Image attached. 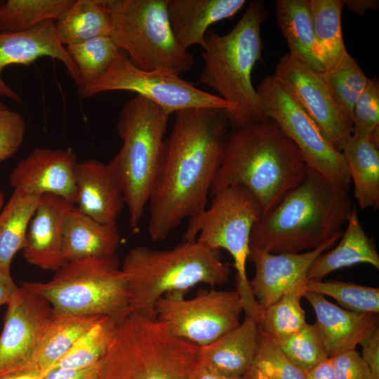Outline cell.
Masks as SVG:
<instances>
[{
	"label": "cell",
	"instance_id": "6da1fadb",
	"mask_svg": "<svg viewBox=\"0 0 379 379\" xmlns=\"http://www.w3.org/2000/svg\"><path fill=\"white\" fill-rule=\"evenodd\" d=\"M174 114L149 201L154 241H164L184 219L206 208L230 126L222 109L190 108Z\"/></svg>",
	"mask_w": 379,
	"mask_h": 379
},
{
	"label": "cell",
	"instance_id": "7a4b0ae2",
	"mask_svg": "<svg viewBox=\"0 0 379 379\" xmlns=\"http://www.w3.org/2000/svg\"><path fill=\"white\" fill-rule=\"evenodd\" d=\"M307 169L298 147L272 120L232 127L210 194L243 186L264 215L303 180Z\"/></svg>",
	"mask_w": 379,
	"mask_h": 379
},
{
	"label": "cell",
	"instance_id": "3957f363",
	"mask_svg": "<svg viewBox=\"0 0 379 379\" xmlns=\"http://www.w3.org/2000/svg\"><path fill=\"white\" fill-rule=\"evenodd\" d=\"M352 210L348 186L307 167L303 180L254 225L250 248L276 254L314 250L343 233Z\"/></svg>",
	"mask_w": 379,
	"mask_h": 379
},
{
	"label": "cell",
	"instance_id": "277c9868",
	"mask_svg": "<svg viewBox=\"0 0 379 379\" xmlns=\"http://www.w3.org/2000/svg\"><path fill=\"white\" fill-rule=\"evenodd\" d=\"M268 14L262 1L251 2L228 33L208 30L201 46L204 65L197 83L214 89L233 107L228 117L232 127L268 119L252 84L262 54L260 27Z\"/></svg>",
	"mask_w": 379,
	"mask_h": 379
},
{
	"label": "cell",
	"instance_id": "5b68a950",
	"mask_svg": "<svg viewBox=\"0 0 379 379\" xmlns=\"http://www.w3.org/2000/svg\"><path fill=\"white\" fill-rule=\"evenodd\" d=\"M220 249L182 241L166 250L138 246L122 262L129 293L130 311L155 319L156 302L173 292L186 293L199 284L220 286L229 281L230 267Z\"/></svg>",
	"mask_w": 379,
	"mask_h": 379
},
{
	"label": "cell",
	"instance_id": "8992f818",
	"mask_svg": "<svg viewBox=\"0 0 379 379\" xmlns=\"http://www.w3.org/2000/svg\"><path fill=\"white\" fill-rule=\"evenodd\" d=\"M199 348L158 319L131 312L118 324L100 379H190Z\"/></svg>",
	"mask_w": 379,
	"mask_h": 379
},
{
	"label": "cell",
	"instance_id": "52a82bcc",
	"mask_svg": "<svg viewBox=\"0 0 379 379\" xmlns=\"http://www.w3.org/2000/svg\"><path fill=\"white\" fill-rule=\"evenodd\" d=\"M170 115L138 95L119 114L117 131L123 145L107 165L122 190L133 230L138 229L149 201Z\"/></svg>",
	"mask_w": 379,
	"mask_h": 379
},
{
	"label": "cell",
	"instance_id": "ba28073f",
	"mask_svg": "<svg viewBox=\"0 0 379 379\" xmlns=\"http://www.w3.org/2000/svg\"><path fill=\"white\" fill-rule=\"evenodd\" d=\"M47 282H22L58 313L107 317L131 312L125 274L116 255L66 262Z\"/></svg>",
	"mask_w": 379,
	"mask_h": 379
},
{
	"label": "cell",
	"instance_id": "9c48e42d",
	"mask_svg": "<svg viewBox=\"0 0 379 379\" xmlns=\"http://www.w3.org/2000/svg\"><path fill=\"white\" fill-rule=\"evenodd\" d=\"M211 206L189 218L183 241H197L213 249L230 253L236 270V291L246 315L258 322L262 310L255 300L246 274L250 238L254 225L262 216L261 206L246 187L234 185L214 194Z\"/></svg>",
	"mask_w": 379,
	"mask_h": 379
},
{
	"label": "cell",
	"instance_id": "30bf717a",
	"mask_svg": "<svg viewBox=\"0 0 379 379\" xmlns=\"http://www.w3.org/2000/svg\"><path fill=\"white\" fill-rule=\"evenodd\" d=\"M112 19L111 37L138 68L180 76L190 72L193 55L176 41L167 0H105Z\"/></svg>",
	"mask_w": 379,
	"mask_h": 379
},
{
	"label": "cell",
	"instance_id": "8fae6325",
	"mask_svg": "<svg viewBox=\"0 0 379 379\" xmlns=\"http://www.w3.org/2000/svg\"><path fill=\"white\" fill-rule=\"evenodd\" d=\"M113 91L135 93L170 114L198 107L225 109L228 117L233 112V107L222 98L195 87L178 75L138 68L120 49L102 76L79 87V93L83 98Z\"/></svg>",
	"mask_w": 379,
	"mask_h": 379
},
{
	"label": "cell",
	"instance_id": "7c38bea8",
	"mask_svg": "<svg viewBox=\"0 0 379 379\" xmlns=\"http://www.w3.org/2000/svg\"><path fill=\"white\" fill-rule=\"evenodd\" d=\"M256 91L265 117L274 121L295 145L306 166L349 187L351 178L343 153L332 146L316 122L274 75L265 77Z\"/></svg>",
	"mask_w": 379,
	"mask_h": 379
},
{
	"label": "cell",
	"instance_id": "4fadbf2b",
	"mask_svg": "<svg viewBox=\"0 0 379 379\" xmlns=\"http://www.w3.org/2000/svg\"><path fill=\"white\" fill-rule=\"evenodd\" d=\"M185 294L168 293L154 306L156 319L175 336L203 347L240 324L244 307L236 291L201 289L191 299H185Z\"/></svg>",
	"mask_w": 379,
	"mask_h": 379
},
{
	"label": "cell",
	"instance_id": "5bb4252c",
	"mask_svg": "<svg viewBox=\"0 0 379 379\" xmlns=\"http://www.w3.org/2000/svg\"><path fill=\"white\" fill-rule=\"evenodd\" d=\"M0 335V375L37 368V352L44 328L53 309L22 283L6 304Z\"/></svg>",
	"mask_w": 379,
	"mask_h": 379
},
{
	"label": "cell",
	"instance_id": "9a60e30c",
	"mask_svg": "<svg viewBox=\"0 0 379 379\" xmlns=\"http://www.w3.org/2000/svg\"><path fill=\"white\" fill-rule=\"evenodd\" d=\"M274 77L318 125L328 141L341 152L353 124L333 99L321 74L288 53L282 56Z\"/></svg>",
	"mask_w": 379,
	"mask_h": 379
},
{
	"label": "cell",
	"instance_id": "2e32d148",
	"mask_svg": "<svg viewBox=\"0 0 379 379\" xmlns=\"http://www.w3.org/2000/svg\"><path fill=\"white\" fill-rule=\"evenodd\" d=\"M342 234L317 248L299 253L276 254L251 247L248 260L253 262L255 271L249 284L261 309L268 307L285 293L303 295L310 268L321 253L335 244Z\"/></svg>",
	"mask_w": 379,
	"mask_h": 379
},
{
	"label": "cell",
	"instance_id": "e0dca14e",
	"mask_svg": "<svg viewBox=\"0 0 379 379\" xmlns=\"http://www.w3.org/2000/svg\"><path fill=\"white\" fill-rule=\"evenodd\" d=\"M77 156L71 149L35 148L10 175L14 188L38 196L53 194L75 205Z\"/></svg>",
	"mask_w": 379,
	"mask_h": 379
},
{
	"label": "cell",
	"instance_id": "ac0fdd59",
	"mask_svg": "<svg viewBox=\"0 0 379 379\" xmlns=\"http://www.w3.org/2000/svg\"><path fill=\"white\" fill-rule=\"evenodd\" d=\"M45 56L62 62L77 87L81 85L76 64L58 38L55 21L24 32H0V96L20 103V96L2 79L3 69L11 65H26Z\"/></svg>",
	"mask_w": 379,
	"mask_h": 379
},
{
	"label": "cell",
	"instance_id": "d6986e66",
	"mask_svg": "<svg viewBox=\"0 0 379 379\" xmlns=\"http://www.w3.org/2000/svg\"><path fill=\"white\" fill-rule=\"evenodd\" d=\"M302 297L315 313L317 320L314 325L328 358L355 350L364 338L378 327V313L351 312L313 291H305Z\"/></svg>",
	"mask_w": 379,
	"mask_h": 379
},
{
	"label": "cell",
	"instance_id": "ffe728a7",
	"mask_svg": "<svg viewBox=\"0 0 379 379\" xmlns=\"http://www.w3.org/2000/svg\"><path fill=\"white\" fill-rule=\"evenodd\" d=\"M72 206L56 195L41 196L22 248L23 256L29 264L56 271L66 262L62 253L63 222Z\"/></svg>",
	"mask_w": 379,
	"mask_h": 379
},
{
	"label": "cell",
	"instance_id": "44dd1931",
	"mask_svg": "<svg viewBox=\"0 0 379 379\" xmlns=\"http://www.w3.org/2000/svg\"><path fill=\"white\" fill-rule=\"evenodd\" d=\"M75 205L84 214L104 224H117L125 204L119 183L107 164L95 159L75 168Z\"/></svg>",
	"mask_w": 379,
	"mask_h": 379
},
{
	"label": "cell",
	"instance_id": "7402d4cb",
	"mask_svg": "<svg viewBox=\"0 0 379 379\" xmlns=\"http://www.w3.org/2000/svg\"><path fill=\"white\" fill-rule=\"evenodd\" d=\"M245 0H167L168 18L175 38L185 50L201 46L208 28L232 18Z\"/></svg>",
	"mask_w": 379,
	"mask_h": 379
},
{
	"label": "cell",
	"instance_id": "603a6c76",
	"mask_svg": "<svg viewBox=\"0 0 379 379\" xmlns=\"http://www.w3.org/2000/svg\"><path fill=\"white\" fill-rule=\"evenodd\" d=\"M258 324L246 315L236 328L199 348V361L225 376L244 377L252 368L258 350Z\"/></svg>",
	"mask_w": 379,
	"mask_h": 379
},
{
	"label": "cell",
	"instance_id": "cb8c5ba5",
	"mask_svg": "<svg viewBox=\"0 0 379 379\" xmlns=\"http://www.w3.org/2000/svg\"><path fill=\"white\" fill-rule=\"evenodd\" d=\"M62 236L65 262L113 256L121 240L117 224L99 222L81 213L75 205L66 213Z\"/></svg>",
	"mask_w": 379,
	"mask_h": 379
},
{
	"label": "cell",
	"instance_id": "d4e9b609",
	"mask_svg": "<svg viewBox=\"0 0 379 379\" xmlns=\"http://www.w3.org/2000/svg\"><path fill=\"white\" fill-rule=\"evenodd\" d=\"M347 223L338 244L316 259L308 271L307 279L321 281L335 270L359 263L379 269L375 245L360 224L355 207L352 208Z\"/></svg>",
	"mask_w": 379,
	"mask_h": 379
},
{
	"label": "cell",
	"instance_id": "484cf974",
	"mask_svg": "<svg viewBox=\"0 0 379 379\" xmlns=\"http://www.w3.org/2000/svg\"><path fill=\"white\" fill-rule=\"evenodd\" d=\"M378 147L367 137L352 134L341 151L354 184V195L362 209L379 206Z\"/></svg>",
	"mask_w": 379,
	"mask_h": 379
},
{
	"label": "cell",
	"instance_id": "4316f807",
	"mask_svg": "<svg viewBox=\"0 0 379 379\" xmlns=\"http://www.w3.org/2000/svg\"><path fill=\"white\" fill-rule=\"evenodd\" d=\"M278 27L286 39L289 55L315 71L324 69L314 55V36L310 0H277Z\"/></svg>",
	"mask_w": 379,
	"mask_h": 379
},
{
	"label": "cell",
	"instance_id": "83f0119b",
	"mask_svg": "<svg viewBox=\"0 0 379 379\" xmlns=\"http://www.w3.org/2000/svg\"><path fill=\"white\" fill-rule=\"evenodd\" d=\"M314 36V55L328 71L349 54L343 41L341 26L343 0H310Z\"/></svg>",
	"mask_w": 379,
	"mask_h": 379
},
{
	"label": "cell",
	"instance_id": "f1b7e54d",
	"mask_svg": "<svg viewBox=\"0 0 379 379\" xmlns=\"http://www.w3.org/2000/svg\"><path fill=\"white\" fill-rule=\"evenodd\" d=\"M58 38L64 46L102 36H111L112 19L105 0H74L55 21Z\"/></svg>",
	"mask_w": 379,
	"mask_h": 379
},
{
	"label": "cell",
	"instance_id": "f546056e",
	"mask_svg": "<svg viewBox=\"0 0 379 379\" xmlns=\"http://www.w3.org/2000/svg\"><path fill=\"white\" fill-rule=\"evenodd\" d=\"M101 317L53 313L39 344L37 368L44 376Z\"/></svg>",
	"mask_w": 379,
	"mask_h": 379
},
{
	"label": "cell",
	"instance_id": "4dcf8cb0",
	"mask_svg": "<svg viewBox=\"0 0 379 379\" xmlns=\"http://www.w3.org/2000/svg\"><path fill=\"white\" fill-rule=\"evenodd\" d=\"M40 197L15 188L0 213V270L10 271L13 258L22 250Z\"/></svg>",
	"mask_w": 379,
	"mask_h": 379
},
{
	"label": "cell",
	"instance_id": "1f68e13d",
	"mask_svg": "<svg viewBox=\"0 0 379 379\" xmlns=\"http://www.w3.org/2000/svg\"><path fill=\"white\" fill-rule=\"evenodd\" d=\"M73 2L74 0H8L0 6V32H24L47 21H56Z\"/></svg>",
	"mask_w": 379,
	"mask_h": 379
},
{
	"label": "cell",
	"instance_id": "d6a6232c",
	"mask_svg": "<svg viewBox=\"0 0 379 379\" xmlns=\"http://www.w3.org/2000/svg\"><path fill=\"white\" fill-rule=\"evenodd\" d=\"M119 322L113 318L100 317L51 370L83 368L100 361L112 345Z\"/></svg>",
	"mask_w": 379,
	"mask_h": 379
},
{
	"label": "cell",
	"instance_id": "836d02e7",
	"mask_svg": "<svg viewBox=\"0 0 379 379\" xmlns=\"http://www.w3.org/2000/svg\"><path fill=\"white\" fill-rule=\"evenodd\" d=\"M321 74L333 99L352 120L354 104L370 79L350 54L335 67Z\"/></svg>",
	"mask_w": 379,
	"mask_h": 379
},
{
	"label": "cell",
	"instance_id": "e575fe53",
	"mask_svg": "<svg viewBox=\"0 0 379 379\" xmlns=\"http://www.w3.org/2000/svg\"><path fill=\"white\" fill-rule=\"evenodd\" d=\"M302 294L287 293L262 310L259 328L274 341L287 338L300 331L307 323L300 305Z\"/></svg>",
	"mask_w": 379,
	"mask_h": 379
},
{
	"label": "cell",
	"instance_id": "d590c367",
	"mask_svg": "<svg viewBox=\"0 0 379 379\" xmlns=\"http://www.w3.org/2000/svg\"><path fill=\"white\" fill-rule=\"evenodd\" d=\"M305 291L336 300L340 307L359 313H379V289L352 282L307 279Z\"/></svg>",
	"mask_w": 379,
	"mask_h": 379
},
{
	"label": "cell",
	"instance_id": "8d00e7d4",
	"mask_svg": "<svg viewBox=\"0 0 379 379\" xmlns=\"http://www.w3.org/2000/svg\"><path fill=\"white\" fill-rule=\"evenodd\" d=\"M65 48L77 67L81 86L102 76L119 50L110 36L95 37Z\"/></svg>",
	"mask_w": 379,
	"mask_h": 379
},
{
	"label": "cell",
	"instance_id": "74e56055",
	"mask_svg": "<svg viewBox=\"0 0 379 379\" xmlns=\"http://www.w3.org/2000/svg\"><path fill=\"white\" fill-rule=\"evenodd\" d=\"M274 342L286 357L307 373L328 359L314 324H307L295 334Z\"/></svg>",
	"mask_w": 379,
	"mask_h": 379
},
{
	"label": "cell",
	"instance_id": "f35d334b",
	"mask_svg": "<svg viewBox=\"0 0 379 379\" xmlns=\"http://www.w3.org/2000/svg\"><path fill=\"white\" fill-rule=\"evenodd\" d=\"M253 366L267 379H307V372L286 357L259 326L258 350Z\"/></svg>",
	"mask_w": 379,
	"mask_h": 379
},
{
	"label": "cell",
	"instance_id": "ab89813d",
	"mask_svg": "<svg viewBox=\"0 0 379 379\" xmlns=\"http://www.w3.org/2000/svg\"><path fill=\"white\" fill-rule=\"evenodd\" d=\"M352 134L367 137L379 145V83L369 79L353 109Z\"/></svg>",
	"mask_w": 379,
	"mask_h": 379
},
{
	"label": "cell",
	"instance_id": "60d3db41",
	"mask_svg": "<svg viewBox=\"0 0 379 379\" xmlns=\"http://www.w3.org/2000/svg\"><path fill=\"white\" fill-rule=\"evenodd\" d=\"M26 131L23 116L8 107L0 109V161L13 156L21 145Z\"/></svg>",
	"mask_w": 379,
	"mask_h": 379
},
{
	"label": "cell",
	"instance_id": "b9f144b4",
	"mask_svg": "<svg viewBox=\"0 0 379 379\" xmlns=\"http://www.w3.org/2000/svg\"><path fill=\"white\" fill-rule=\"evenodd\" d=\"M335 379H371L370 371L356 350L331 357Z\"/></svg>",
	"mask_w": 379,
	"mask_h": 379
},
{
	"label": "cell",
	"instance_id": "7bdbcfd3",
	"mask_svg": "<svg viewBox=\"0 0 379 379\" xmlns=\"http://www.w3.org/2000/svg\"><path fill=\"white\" fill-rule=\"evenodd\" d=\"M359 345L362 347L361 357L370 371L371 379H379V327L364 338Z\"/></svg>",
	"mask_w": 379,
	"mask_h": 379
},
{
	"label": "cell",
	"instance_id": "ee69618b",
	"mask_svg": "<svg viewBox=\"0 0 379 379\" xmlns=\"http://www.w3.org/2000/svg\"><path fill=\"white\" fill-rule=\"evenodd\" d=\"M102 359L93 366L77 369L54 368L48 371L44 379H100Z\"/></svg>",
	"mask_w": 379,
	"mask_h": 379
},
{
	"label": "cell",
	"instance_id": "f6af8a7d",
	"mask_svg": "<svg viewBox=\"0 0 379 379\" xmlns=\"http://www.w3.org/2000/svg\"><path fill=\"white\" fill-rule=\"evenodd\" d=\"M17 288L10 271L0 270V307L7 304Z\"/></svg>",
	"mask_w": 379,
	"mask_h": 379
},
{
	"label": "cell",
	"instance_id": "bcb514c9",
	"mask_svg": "<svg viewBox=\"0 0 379 379\" xmlns=\"http://www.w3.org/2000/svg\"><path fill=\"white\" fill-rule=\"evenodd\" d=\"M307 379H335L331 358L326 359L308 371Z\"/></svg>",
	"mask_w": 379,
	"mask_h": 379
},
{
	"label": "cell",
	"instance_id": "7dc6e473",
	"mask_svg": "<svg viewBox=\"0 0 379 379\" xmlns=\"http://www.w3.org/2000/svg\"><path fill=\"white\" fill-rule=\"evenodd\" d=\"M190 379H244V377L232 378L223 375L199 361L191 374Z\"/></svg>",
	"mask_w": 379,
	"mask_h": 379
},
{
	"label": "cell",
	"instance_id": "c3c4849f",
	"mask_svg": "<svg viewBox=\"0 0 379 379\" xmlns=\"http://www.w3.org/2000/svg\"><path fill=\"white\" fill-rule=\"evenodd\" d=\"M345 6L358 15H364L368 10H376L378 7V1L375 0H348L345 1Z\"/></svg>",
	"mask_w": 379,
	"mask_h": 379
},
{
	"label": "cell",
	"instance_id": "681fc988",
	"mask_svg": "<svg viewBox=\"0 0 379 379\" xmlns=\"http://www.w3.org/2000/svg\"><path fill=\"white\" fill-rule=\"evenodd\" d=\"M0 379H44V376L37 368L11 372L0 375Z\"/></svg>",
	"mask_w": 379,
	"mask_h": 379
},
{
	"label": "cell",
	"instance_id": "f907efd6",
	"mask_svg": "<svg viewBox=\"0 0 379 379\" xmlns=\"http://www.w3.org/2000/svg\"><path fill=\"white\" fill-rule=\"evenodd\" d=\"M244 379H267L260 371L252 366L244 376Z\"/></svg>",
	"mask_w": 379,
	"mask_h": 379
},
{
	"label": "cell",
	"instance_id": "816d5d0a",
	"mask_svg": "<svg viewBox=\"0 0 379 379\" xmlns=\"http://www.w3.org/2000/svg\"><path fill=\"white\" fill-rule=\"evenodd\" d=\"M4 201V193L0 190V210L2 208L3 204Z\"/></svg>",
	"mask_w": 379,
	"mask_h": 379
},
{
	"label": "cell",
	"instance_id": "f5cc1de1",
	"mask_svg": "<svg viewBox=\"0 0 379 379\" xmlns=\"http://www.w3.org/2000/svg\"><path fill=\"white\" fill-rule=\"evenodd\" d=\"M7 107L6 105L0 100V109Z\"/></svg>",
	"mask_w": 379,
	"mask_h": 379
},
{
	"label": "cell",
	"instance_id": "db71d44e",
	"mask_svg": "<svg viewBox=\"0 0 379 379\" xmlns=\"http://www.w3.org/2000/svg\"><path fill=\"white\" fill-rule=\"evenodd\" d=\"M1 4H2V2L0 1V6H1Z\"/></svg>",
	"mask_w": 379,
	"mask_h": 379
}]
</instances>
